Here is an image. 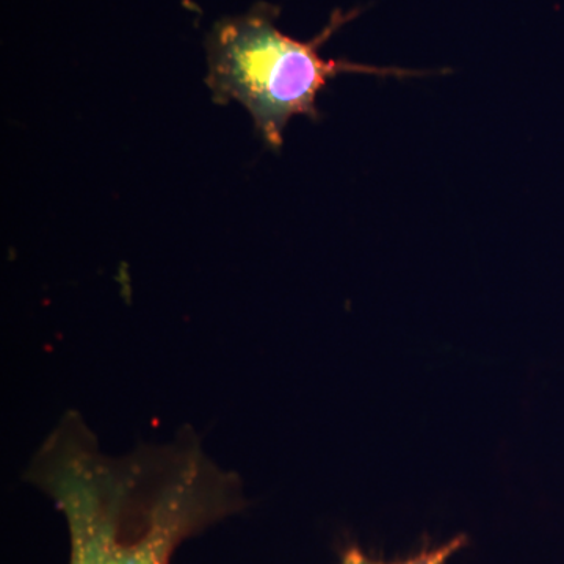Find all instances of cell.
<instances>
[{
  "label": "cell",
  "instance_id": "3",
  "mask_svg": "<svg viewBox=\"0 0 564 564\" xmlns=\"http://www.w3.org/2000/svg\"><path fill=\"white\" fill-rule=\"evenodd\" d=\"M466 544V536H455L447 543L436 545V547L422 549L417 554L399 560V562H383V560L372 558L362 549L352 545L344 552L340 564H445Z\"/></svg>",
  "mask_w": 564,
  "mask_h": 564
},
{
  "label": "cell",
  "instance_id": "1",
  "mask_svg": "<svg viewBox=\"0 0 564 564\" xmlns=\"http://www.w3.org/2000/svg\"><path fill=\"white\" fill-rule=\"evenodd\" d=\"M29 477L65 519L68 564H172L185 541L245 505L239 480L196 437L113 458L79 414L44 441Z\"/></svg>",
  "mask_w": 564,
  "mask_h": 564
},
{
  "label": "cell",
  "instance_id": "2",
  "mask_svg": "<svg viewBox=\"0 0 564 564\" xmlns=\"http://www.w3.org/2000/svg\"><path fill=\"white\" fill-rule=\"evenodd\" d=\"M358 11L336 10L314 40L299 41L276 28L280 9L258 2L247 13L223 18L206 40L207 87L217 104L237 101L250 111L256 132L278 151L293 117L321 120L317 98L345 73L378 77L422 76L421 70L325 61L321 47Z\"/></svg>",
  "mask_w": 564,
  "mask_h": 564
}]
</instances>
